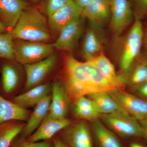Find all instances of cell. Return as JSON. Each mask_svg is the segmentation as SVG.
Returning <instances> with one entry per match:
<instances>
[{"mask_svg": "<svg viewBox=\"0 0 147 147\" xmlns=\"http://www.w3.org/2000/svg\"><path fill=\"white\" fill-rule=\"evenodd\" d=\"M63 84L72 103L82 96L110 94L117 90L101 76L91 62L80 61L70 54L65 57Z\"/></svg>", "mask_w": 147, "mask_h": 147, "instance_id": "obj_1", "label": "cell"}, {"mask_svg": "<svg viewBox=\"0 0 147 147\" xmlns=\"http://www.w3.org/2000/svg\"><path fill=\"white\" fill-rule=\"evenodd\" d=\"M9 32L13 39L47 43L53 38L46 16L30 4L24 9L16 26Z\"/></svg>", "mask_w": 147, "mask_h": 147, "instance_id": "obj_2", "label": "cell"}, {"mask_svg": "<svg viewBox=\"0 0 147 147\" xmlns=\"http://www.w3.org/2000/svg\"><path fill=\"white\" fill-rule=\"evenodd\" d=\"M15 61L21 65L35 63L53 55V43L13 39Z\"/></svg>", "mask_w": 147, "mask_h": 147, "instance_id": "obj_3", "label": "cell"}, {"mask_svg": "<svg viewBox=\"0 0 147 147\" xmlns=\"http://www.w3.org/2000/svg\"><path fill=\"white\" fill-rule=\"evenodd\" d=\"M144 32L141 20H135L125 37L121 53V73L128 70L140 56Z\"/></svg>", "mask_w": 147, "mask_h": 147, "instance_id": "obj_4", "label": "cell"}, {"mask_svg": "<svg viewBox=\"0 0 147 147\" xmlns=\"http://www.w3.org/2000/svg\"><path fill=\"white\" fill-rule=\"evenodd\" d=\"M99 119L117 135L123 137H142L141 124L128 113L100 115Z\"/></svg>", "mask_w": 147, "mask_h": 147, "instance_id": "obj_5", "label": "cell"}, {"mask_svg": "<svg viewBox=\"0 0 147 147\" xmlns=\"http://www.w3.org/2000/svg\"><path fill=\"white\" fill-rule=\"evenodd\" d=\"M1 59L0 95L6 99L11 100L15 96L20 86L21 71L19 64L16 61Z\"/></svg>", "mask_w": 147, "mask_h": 147, "instance_id": "obj_6", "label": "cell"}, {"mask_svg": "<svg viewBox=\"0 0 147 147\" xmlns=\"http://www.w3.org/2000/svg\"><path fill=\"white\" fill-rule=\"evenodd\" d=\"M110 26L115 36L119 37L130 25L134 18L129 0H111Z\"/></svg>", "mask_w": 147, "mask_h": 147, "instance_id": "obj_7", "label": "cell"}, {"mask_svg": "<svg viewBox=\"0 0 147 147\" xmlns=\"http://www.w3.org/2000/svg\"><path fill=\"white\" fill-rule=\"evenodd\" d=\"M91 131L87 122L81 120L61 131L59 135L69 147H94Z\"/></svg>", "mask_w": 147, "mask_h": 147, "instance_id": "obj_8", "label": "cell"}, {"mask_svg": "<svg viewBox=\"0 0 147 147\" xmlns=\"http://www.w3.org/2000/svg\"><path fill=\"white\" fill-rule=\"evenodd\" d=\"M57 61V56L53 54L35 63L24 65L26 75L25 89L28 90L40 84L55 68Z\"/></svg>", "mask_w": 147, "mask_h": 147, "instance_id": "obj_9", "label": "cell"}, {"mask_svg": "<svg viewBox=\"0 0 147 147\" xmlns=\"http://www.w3.org/2000/svg\"><path fill=\"white\" fill-rule=\"evenodd\" d=\"M84 18L80 16L62 29L53 43L55 50L74 52L84 32Z\"/></svg>", "mask_w": 147, "mask_h": 147, "instance_id": "obj_10", "label": "cell"}, {"mask_svg": "<svg viewBox=\"0 0 147 147\" xmlns=\"http://www.w3.org/2000/svg\"><path fill=\"white\" fill-rule=\"evenodd\" d=\"M110 94L130 115L139 121L147 120L146 100L124 90H115Z\"/></svg>", "mask_w": 147, "mask_h": 147, "instance_id": "obj_11", "label": "cell"}, {"mask_svg": "<svg viewBox=\"0 0 147 147\" xmlns=\"http://www.w3.org/2000/svg\"><path fill=\"white\" fill-rule=\"evenodd\" d=\"M82 9L71 1L47 17V22L53 35H59L62 29L82 16Z\"/></svg>", "mask_w": 147, "mask_h": 147, "instance_id": "obj_12", "label": "cell"}, {"mask_svg": "<svg viewBox=\"0 0 147 147\" xmlns=\"http://www.w3.org/2000/svg\"><path fill=\"white\" fill-rule=\"evenodd\" d=\"M72 121L65 118H56L47 114L37 129L26 139L30 142H38L52 140L57 134L70 126Z\"/></svg>", "mask_w": 147, "mask_h": 147, "instance_id": "obj_13", "label": "cell"}, {"mask_svg": "<svg viewBox=\"0 0 147 147\" xmlns=\"http://www.w3.org/2000/svg\"><path fill=\"white\" fill-rule=\"evenodd\" d=\"M29 4L28 0H0V22L9 32L15 26Z\"/></svg>", "mask_w": 147, "mask_h": 147, "instance_id": "obj_14", "label": "cell"}, {"mask_svg": "<svg viewBox=\"0 0 147 147\" xmlns=\"http://www.w3.org/2000/svg\"><path fill=\"white\" fill-rule=\"evenodd\" d=\"M51 92L48 115L56 118H65L70 101L63 84L55 81L52 85Z\"/></svg>", "mask_w": 147, "mask_h": 147, "instance_id": "obj_15", "label": "cell"}, {"mask_svg": "<svg viewBox=\"0 0 147 147\" xmlns=\"http://www.w3.org/2000/svg\"><path fill=\"white\" fill-rule=\"evenodd\" d=\"M82 16L93 25L98 27L102 26L110 21V4L105 0H92L82 10Z\"/></svg>", "mask_w": 147, "mask_h": 147, "instance_id": "obj_16", "label": "cell"}, {"mask_svg": "<svg viewBox=\"0 0 147 147\" xmlns=\"http://www.w3.org/2000/svg\"><path fill=\"white\" fill-rule=\"evenodd\" d=\"M126 86L135 89L147 82V57L137 58L128 70L119 75Z\"/></svg>", "mask_w": 147, "mask_h": 147, "instance_id": "obj_17", "label": "cell"}, {"mask_svg": "<svg viewBox=\"0 0 147 147\" xmlns=\"http://www.w3.org/2000/svg\"><path fill=\"white\" fill-rule=\"evenodd\" d=\"M50 102L51 96L49 94L35 105L19 136L27 139L37 129L49 113Z\"/></svg>", "mask_w": 147, "mask_h": 147, "instance_id": "obj_18", "label": "cell"}, {"mask_svg": "<svg viewBox=\"0 0 147 147\" xmlns=\"http://www.w3.org/2000/svg\"><path fill=\"white\" fill-rule=\"evenodd\" d=\"M86 32L82 46V54L86 61H90L103 52L102 37L93 25Z\"/></svg>", "mask_w": 147, "mask_h": 147, "instance_id": "obj_19", "label": "cell"}, {"mask_svg": "<svg viewBox=\"0 0 147 147\" xmlns=\"http://www.w3.org/2000/svg\"><path fill=\"white\" fill-rule=\"evenodd\" d=\"M101 76L117 90H124L125 86L116 72L115 67L109 59L102 52L90 61Z\"/></svg>", "mask_w": 147, "mask_h": 147, "instance_id": "obj_20", "label": "cell"}, {"mask_svg": "<svg viewBox=\"0 0 147 147\" xmlns=\"http://www.w3.org/2000/svg\"><path fill=\"white\" fill-rule=\"evenodd\" d=\"M52 85L50 83L39 84L28 90L24 93L15 96L11 100L26 108L35 106L51 91Z\"/></svg>", "mask_w": 147, "mask_h": 147, "instance_id": "obj_21", "label": "cell"}, {"mask_svg": "<svg viewBox=\"0 0 147 147\" xmlns=\"http://www.w3.org/2000/svg\"><path fill=\"white\" fill-rule=\"evenodd\" d=\"M92 123V131L98 147H124L117 135L99 119Z\"/></svg>", "mask_w": 147, "mask_h": 147, "instance_id": "obj_22", "label": "cell"}, {"mask_svg": "<svg viewBox=\"0 0 147 147\" xmlns=\"http://www.w3.org/2000/svg\"><path fill=\"white\" fill-rule=\"evenodd\" d=\"M31 113L0 95V124L9 121H27Z\"/></svg>", "mask_w": 147, "mask_h": 147, "instance_id": "obj_23", "label": "cell"}, {"mask_svg": "<svg viewBox=\"0 0 147 147\" xmlns=\"http://www.w3.org/2000/svg\"><path fill=\"white\" fill-rule=\"evenodd\" d=\"M73 103V113L80 119L92 122L99 118L100 114L97 106L88 96L79 98Z\"/></svg>", "mask_w": 147, "mask_h": 147, "instance_id": "obj_24", "label": "cell"}, {"mask_svg": "<svg viewBox=\"0 0 147 147\" xmlns=\"http://www.w3.org/2000/svg\"><path fill=\"white\" fill-rule=\"evenodd\" d=\"M87 96L93 100L100 115L128 113L110 94L100 93L89 95Z\"/></svg>", "mask_w": 147, "mask_h": 147, "instance_id": "obj_25", "label": "cell"}, {"mask_svg": "<svg viewBox=\"0 0 147 147\" xmlns=\"http://www.w3.org/2000/svg\"><path fill=\"white\" fill-rule=\"evenodd\" d=\"M21 121H9L0 124V147H9L25 125Z\"/></svg>", "mask_w": 147, "mask_h": 147, "instance_id": "obj_26", "label": "cell"}, {"mask_svg": "<svg viewBox=\"0 0 147 147\" xmlns=\"http://www.w3.org/2000/svg\"><path fill=\"white\" fill-rule=\"evenodd\" d=\"M13 40L9 32H0V59L15 61Z\"/></svg>", "mask_w": 147, "mask_h": 147, "instance_id": "obj_27", "label": "cell"}, {"mask_svg": "<svg viewBox=\"0 0 147 147\" xmlns=\"http://www.w3.org/2000/svg\"><path fill=\"white\" fill-rule=\"evenodd\" d=\"M9 147H53V141H40L38 142H30L26 139L22 138L18 135Z\"/></svg>", "mask_w": 147, "mask_h": 147, "instance_id": "obj_28", "label": "cell"}, {"mask_svg": "<svg viewBox=\"0 0 147 147\" xmlns=\"http://www.w3.org/2000/svg\"><path fill=\"white\" fill-rule=\"evenodd\" d=\"M73 0H45L42 6L43 13L48 17Z\"/></svg>", "mask_w": 147, "mask_h": 147, "instance_id": "obj_29", "label": "cell"}, {"mask_svg": "<svg viewBox=\"0 0 147 147\" xmlns=\"http://www.w3.org/2000/svg\"><path fill=\"white\" fill-rule=\"evenodd\" d=\"M135 20H141L147 15V0H131Z\"/></svg>", "mask_w": 147, "mask_h": 147, "instance_id": "obj_30", "label": "cell"}, {"mask_svg": "<svg viewBox=\"0 0 147 147\" xmlns=\"http://www.w3.org/2000/svg\"><path fill=\"white\" fill-rule=\"evenodd\" d=\"M135 92L137 94L144 98L147 100V82L143 84L142 86L134 89Z\"/></svg>", "mask_w": 147, "mask_h": 147, "instance_id": "obj_31", "label": "cell"}, {"mask_svg": "<svg viewBox=\"0 0 147 147\" xmlns=\"http://www.w3.org/2000/svg\"><path fill=\"white\" fill-rule=\"evenodd\" d=\"M53 147H69L59 135H57L52 139Z\"/></svg>", "mask_w": 147, "mask_h": 147, "instance_id": "obj_32", "label": "cell"}, {"mask_svg": "<svg viewBox=\"0 0 147 147\" xmlns=\"http://www.w3.org/2000/svg\"><path fill=\"white\" fill-rule=\"evenodd\" d=\"M142 128V137L144 138L147 141V120L139 121Z\"/></svg>", "mask_w": 147, "mask_h": 147, "instance_id": "obj_33", "label": "cell"}, {"mask_svg": "<svg viewBox=\"0 0 147 147\" xmlns=\"http://www.w3.org/2000/svg\"><path fill=\"white\" fill-rule=\"evenodd\" d=\"M82 10L89 4L92 0H74Z\"/></svg>", "mask_w": 147, "mask_h": 147, "instance_id": "obj_34", "label": "cell"}, {"mask_svg": "<svg viewBox=\"0 0 147 147\" xmlns=\"http://www.w3.org/2000/svg\"><path fill=\"white\" fill-rule=\"evenodd\" d=\"M7 29L1 22H0V32L5 33L8 32Z\"/></svg>", "mask_w": 147, "mask_h": 147, "instance_id": "obj_35", "label": "cell"}, {"mask_svg": "<svg viewBox=\"0 0 147 147\" xmlns=\"http://www.w3.org/2000/svg\"><path fill=\"white\" fill-rule=\"evenodd\" d=\"M129 147H146L145 146H143V145L139 144V143H131L129 145Z\"/></svg>", "mask_w": 147, "mask_h": 147, "instance_id": "obj_36", "label": "cell"}, {"mask_svg": "<svg viewBox=\"0 0 147 147\" xmlns=\"http://www.w3.org/2000/svg\"><path fill=\"white\" fill-rule=\"evenodd\" d=\"M32 4L36 5L41 0H28Z\"/></svg>", "mask_w": 147, "mask_h": 147, "instance_id": "obj_37", "label": "cell"}, {"mask_svg": "<svg viewBox=\"0 0 147 147\" xmlns=\"http://www.w3.org/2000/svg\"><path fill=\"white\" fill-rule=\"evenodd\" d=\"M145 40H146V43L147 44V31L145 34Z\"/></svg>", "mask_w": 147, "mask_h": 147, "instance_id": "obj_38", "label": "cell"}, {"mask_svg": "<svg viewBox=\"0 0 147 147\" xmlns=\"http://www.w3.org/2000/svg\"><path fill=\"white\" fill-rule=\"evenodd\" d=\"M105 1H107L108 3H109V4H110L111 0H105Z\"/></svg>", "mask_w": 147, "mask_h": 147, "instance_id": "obj_39", "label": "cell"}, {"mask_svg": "<svg viewBox=\"0 0 147 147\" xmlns=\"http://www.w3.org/2000/svg\"><path fill=\"white\" fill-rule=\"evenodd\" d=\"M146 57H147V44H146Z\"/></svg>", "mask_w": 147, "mask_h": 147, "instance_id": "obj_40", "label": "cell"}, {"mask_svg": "<svg viewBox=\"0 0 147 147\" xmlns=\"http://www.w3.org/2000/svg\"><path fill=\"white\" fill-rule=\"evenodd\" d=\"M0 72H1V68H0Z\"/></svg>", "mask_w": 147, "mask_h": 147, "instance_id": "obj_41", "label": "cell"}, {"mask_svg": "<svg viewBox=\"0 0 147 147\" xmlns=\"http://www.w3.org/2000/svg\"><path fill=\"white\" fill-rule=\"evenodd\" d=\"M146 24H147V23H146Z\"/></svg>", "mask_w": 147, "mask_h": 147, "instance_id": "obj_42", "label": "cell"}]
</instances>
